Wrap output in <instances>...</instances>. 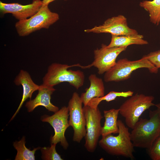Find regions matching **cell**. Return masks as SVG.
Listing matches in <instances>:
<instances>
[{"mask_svg":"<svg viewBox=\"0 0 160 160\" xmlns=\"http://www.w3.org/2000/svg\"><path fill=\"white\" fill-rule=\"evenodd\" d=\"M14 82L17 85H22L23 94L19 106L10 120H12L18 112L24 102L28 98L31 99L33 92L38 90L39 87V85L36 84L33 81L28 73L23 70L20 71L15 78Z\"/></svg>","mask_w":160,"mask_h":160,"instance_id":"cell-14","label":"cell"},{"mask_svg":"<svg viewBox=\"0 0 160 160\" xmlns=\"http://www.w3.org/2000/svg\"><path fill=\"white\" fill-rule=\"evenodd\" d=\"M127 47L109 48L102 44L101 47L94 51V60L91 64L83 66L84 68L94 66L98 70V73L102 74L109 71L116 63L118 56L126 50Z\"/></svg>","mask_w":160,"mask_h":160,"instance_id":"cell-10","label":"cell"},{"mask_svg":"<svg viewBox=\"0 0 160 160\" xmlns=\"http://www.w3.org/2000/svg\"><path fill=\"white\" fill-rule=\"evenodd\" d=\"M74 65L52 63L49 66L47 73L43 78V84L54 87L62 82H66L78 89L84 84L85 75L83 72L79 70L68 69Z\"/></svg>","mask_w":160,"mask_h":160,"instance_id":"cell-3","label":"cell"},{"mask_svg":"<svg viewBox=\"0 0 160 160\" xmlns=\"http://www.w3.org/2000/svg\"><path fill=\"white\" fill-rule=\"evenodd\" d=\"M88 79L90 86L80 96L84 106L87 105L92 98L102 97L105 95V87L102 79L98 77L95 74L90 75Z\"/></svg>","mask_w":160,"mask_h":160,"instance_id":"cell-15","label":"cell"},{"mask_svg":"<svg viewBox=\"0 0 160 160\" xmlns=\"http://www.w3.org/2000/svg\"><path fill=\"white\" fill-rule=\"evenodd\" d=\"M149 119H140L130 136L134 147L149 148L160 136V117L156 110L150 111Z\"/></svg>","mask_w":160,"mask_h":160,"instance_id":"cell-1","label":"cell"},{"mask_svg":"<svg viewBox=\"0 0 160 160\" xmlns=\"http://www.w3.org/2000/svg\"><path fill=\"white\" fill-rule=\"evenodd\" d=\"M152 96L136 93L126 100L119 108V113L125 119L126 125L133 129L142 114L152 106L155 105Z\"/></svg>","mask_w":160,"mask_h":160,"instance_id":"cell-5","label":"cell"},{"mask_svg":"<svg viewBox=\"0 0 160 160\" xmlns=\"http://www.w3.org/2000/svg\"><path fill=\"white\" fill-rule=\"evenodd\" d=\"M59 19V15L51 11L48 5L42 6L29 18L18 20L15 24V28L20 36H25L41 28H48Z\"/></svg>","mask_w":160,"mask_h":160,"instance_id":"cell-6","label":"cell"},{"mask_svg":"<svg viewBox=\"0 0 160 160\" xmlns=\"http://www.w3.org/2000/svg\"><path fill=\"white\" fill-rule=\"evenodd\" d=\"M140 6L147 11L151 22L155 25L160 23V0H145L140 2Z\"/></svg>","mask_w":160,"mask_h":160,"instance_id":"cell-18","label":"cell"},{"mask_svg":"<svg viewBox=\"0 0 160 160\" xmlns=\"http://www.w3.org/2000/svg\"><path fill=\"white\" fill-rule=\"evenodd\" d=\"M144 56L157 68H160V49L151 52Z\"/></svg>","mask_w":160,"mask_h":160,"instance_id":"cell-23","label":"cell"},{"mask_svg":"<svg viewBox=\"0 0 160 160\" xmlns=\"http://www.w3.org/2000/svg\"><path fill=\"white\" fill-rule=\"evenodd\" d=\"M155 106L157 108L156 110L160 117V103L156 104L155 105Z\"/></svg>","mask_w":160,"mask_h":160,"instance_id":"cell-25","label":"cell"},{"mask_svg":"<svg viewBox=\"0 0 160 160\" xmlns=\"http://www.w3.org/2000/svg\"><path fill=\"white\" fill-rule=\"evenodd\" d=\"M83 108L86 120V131L84 146L89 152H93L101 135V121L103 116L98 107L93 108L87 105L84 106Z\"/></svg>","mask_w":160,"mask_h":160,"instance_id":"cell-7","label":"cell"},{"mask_svg":"<svg viewBox=\"0 0 160 160\" xmlns=\"http://www.w3.org/2000/svg\"><path fill=\"white\" fill-rule=\"evenodd\" d=\"M56 90L53 87L43 84L39 85L38 93L34 99L27 102L25 106L29 112L32 111L39 106L45 107L49 111L55 113L59 110V108L53 105L51 102V96Z\"/></svg>","mask_w":160,"mask_h":160,"instance_id":"cell-13","label":"cell"},{"mask_svg":"<svg viewBox=\"0 0 160 160\" xmlns=\"http://www.w3.org/2000/svg\"><path fill=\"white\" fill-rule=\"evenodd\" d=\"M119 132L117 135L112 134L102 137L99 141L100 147L111 155L121 156L131 159L134 158V147L128 128L120 120H118Z\"/></svg>","mask_w":160,"mask_h":160,"instance_id":"cell-2","label":"cell"},{"mask_svg":"<svg viewBox=\"0 0 160 160\" xmlns=\"http://www.w3.org/2000/svg\"><path fill=\"white\" fill-rule=\"evenodd\" d=\"M55 0H43L42 1V6L48 5L50 3Z\"/></svg>","mask_w":160,"mask_h":160,"instance_id":"cell-24","label":"cell"},{"mask_svg":"<svg viewBox=\"0 0 160 160\" xmlns=\"http://www.w3.org/2000/svg\"><path fill=\"white\" fill-rule=\"evenodd\" d=\"M133 92L130 90L121 92L111 91L103 97L92 98L89 102L87 105L93 108H96L98 107L100 103L103 100L109 102L114 100L117 97H130L133 95Z\"/></svg>","mask_w":160,"mask_h":160,"instance_id":"cell-20","label":"cell"},{"mask_svg":"<svg viewBox=\"0 0 160 160\" xmlns=\"http://www.w3.org/2000/svg\"><path fill=\"white\" fill-rule=\"evenodd\" d=\"M56 144L51 143L50 147H44L41 149L42 153V158L46 160H63L60 156L56 150Z\"/></svg>","mask_w":160,"mask_h":160,"instance_id":"cell-21","label":"cell"},{"mask_svg":"<svg viewBox=\"0 0 160 160\" xmlns=\"http://www.w3.org/2000/svg\"><path fill=\"white\" fill-rule=\"evenodd\" d=\"M143 36L139 34L130 35L115 36L111 35L110 44L107 47H127L132 44L143 45L148 44L143 39Z\"/></svg>","mask_w":160,"mask_h":160,"instance_id":"cell-16","label":"cell"},{"mask_svg":"<svg viewBox=\"0 0 160 160\" xmlns=\"http://www.w3.org/2000/svg\"><path fill=\"white\" fill-rule=\"evenodd\" d=\"M25 137H23L20 141H16L14 143V147L17 151L15 160H35V152L41 148H35L31 151L25 146Z\"/></svg>","mask_w":160,"mask_h":160,"instance_id":"cell-19","label":"cell"},{"mask_svg":"<svg viewBox=\"0 0 160 160\" xmlns=\"http://www.w3.org/2000/svg\"><path fill=\"white\" fill-rule=\"evenodd\" d=\"M42 5L41 0H33L31 3L25 5L16 3H7L0 1V11L2 15L11 13L20 20L33 15L40 9Z\"/></svg>","mask_w":160,"mask_h":160,"instance_id":"cell-12","label":"cell"},{"mask_svg":"<svg viewBox=\"0 0 160 160\" xmlns=\"http://www.w3.org/2000/svg\"><path fill=\"white\" fill-rule=\"evenodd\" d=\"M80 97L76 92L73 94L67 107L69 119L68 123L73 130V140L80 143L86 134V120Z\"/></svg>","mask_w":160,"mask_h":160,"instance_id":"cell-8","label":"cell"},{"mask_svg":"<svg viewBox=\"0 0 160 160\" xmlns=\"http://www.w3.org/2000/svg\"><path fill=\"white\" fill-rule=\"evenodd\" d=\"M51 116H43L41 121L49 123L54 129L55 134L51 138V143H60L65 149L68 147L69 144L65 136L66 129L70 126L68 117L69 111L67 107H63Z\"/></svg>","mask_w":160,"mask_h":160,"instance_id":"cell-9","label":"cell"},{"mask_svg":"<svg viewBox=\"0 0 160 160\" xmlns=\"http://www.w3.org/2000/svg\"><path fill=\"white\" fill-rule=\"evenodd\" d=\"M148 149L150 157L153 160H160V136Z\"/></svg>","mask_w":160,"mask_h":160,"instance_id":"cell-22","label":"cell"},{"mask_svg":"<svg viewBox=\"0 0 160 160\" xmlns=\"http://www.w3.org/2000/svg\"><path fill=\"white\" fill-rule=\"evenodd\" d=\"M87 33H110L111 35L123 36L138 34L135 29L128 26L127 18L123 15H119L109 18L102 25L95 26L84 30Z\"/></svg>","mask_w":160,"mask_h":160,"instance_id":"cell-11","label":"cell"},{"mask_svg":"<svg viewBox=\"0 0 160 160\" xmlns=\"http://www.w3.org/2000/svg\"><path fill=\"white\" fill-rule=\"evenodd\" d=\"M141 68H147L151 73H158L159 69L144 56L134 61L122 58L119 60L113 67L105 73L104 80L106 82L124 81L130 77L134 71Z\"/></svg>","mask_w":160,"mask_h":160,"instance_id":"cell-4","label":"cell"},{"mask_svg":"<svg viewBox=\"0 0 160 160\" xmlns=\"http://www.w3.org/2000/svg\"><path fill=\"white\" fill-rule=\"evenodd\" d=\"M119 108H112L103 111L105 121L101 129V135L104 137L112 134H118L119 128L117 118L119 113Z\"/></svg>","mask_w":160,"mask_h":160,"instance_id":"cell-17","label":"cell"}]
</instances>
